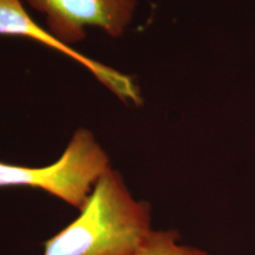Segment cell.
<instances>
[{"instance_id":"3957f363","label":"cell","mask_w":255,"mask_h":255,"mask_svg":"<svg viewBox=\"0 0 255 255\" xmlns=\"http://www.w3.org/2000/svg\"><path fill=\"white\" fill-rule=\"evenodd\" d=\"M45 15L47 30L66 45L87 37L88 27L119 38L132 21L137 0H26Z\"/></svg>"},{"instance_id":"5b68a950","label":"cell","mask_w":255,"mask_h":255,"mask_svg":"<svg viewBox=\"0 0 255 255\" xmlns=\"http://www.w3.org/2000/svg\"><path fill=\"white\" fill-rule=\"evenodd\" d=\"M178 239L180 235L175 231H152L136 255H208L197 248L178 245Z\"/></svg>"},{"instance_id":"277c9868","label":"cell","mask_w":255,"mask_h":255,"mask_svg":"<svg viewBox=\"0 0 255 255\" xmlns=\"http://www.w3.org/2000/svg\"><path fill=\"white\" fill-rule=\"evenodd\" d=\"M0 36L25 37L57 50L87 68L98 82L117 96L121 101L135 105L142 104L141 91L130 76L119 70L84 56L66 45L49 30L38 25L24 8L21 0H0Z\"/></svg>"},{"instance_id":"7a4b0ae2","label":"cell","mask_w":255,"mask_h":255,"mask_svg":"<svg viewBox=\"0 0 255 255\" xmlns=\"http://www.w3.org/2000/svg\"><path fill=\"white\" fill-rule=\"evenodd\" d=\"M110 158L90 130H76L62 156L45 167H25L0 161V188L41 189L81 210Z\"/></svg>"},{"instance_id":"6da1fadb","label":"cell","mask_w":255,"mask_h":255,"mask_svg":"<svg viewBox=\"0 0 255 255\" xmlns=\"http://www.w3.org/2000/svg\"><path fill=\"white\" fill-rule=\"evenodd\" d=\"M68 227L44 244L43 255H136L150 237V205L136 200L119 171L102 175Z\"/></svg>"}]
</instances>
